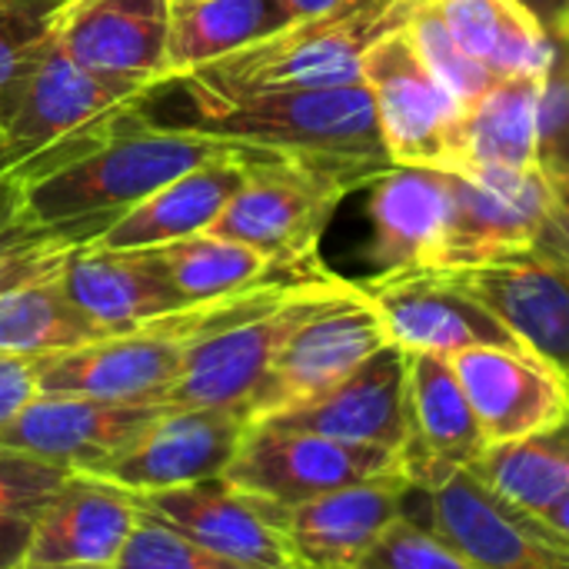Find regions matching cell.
Here are the masks:
<instances>
[{"mask_svg":"<svg viewBox=\"0 0 569 569\" xmlns=\"http://www.w3.org/2000/svg\"><path fill=\"white\" fill-rule=\"evenodd\" d=\"M230 147L197 123L170 127L153 120L147 103H133L77 157L23 183V197L40 223L77 227L97 240L150 193Z\"/></svg>","mask_w":569,"mask_h":569,"instance_id":"1","label":"cell"},{"mask_svg":"<svg viewBox=\"0 0 569 569\" xmlns=\"http://www.w3.org/2000/svg\"><path fill=\"white\" fill-rule=\"evenodd\" d=\"M197 127L250 150L333 170L373 187L397 163L383 143L373 93L363 80L310 90L187 93Z\"/></svg>","mask_w":569,"mask_h":569,"instance_id":"2","label":"cell"},{"mask_svg":"<svg viewBox=\"0 0 569 569\" xmlns=\"http://www.w3.org/2000/svg\"><path fill=\"white\" fill-rule=\"evenodd\" d=\"M413 3L360 0L347 10L293 20L277 33L233 50L193 73L177 87L187 93H260V90H310L343 87L363 80L367 50L407 23Z\"/></svg>","mask_w":569,"mask_h":569,"instance_id":"3","label":"cell"},{"mask_svg":"<svg viewBox=\"0 0 569 569\" xmlns=\"http://www.w3.org/2000/svg\"><path fill=\"white\" fill-rule=\"evenodd\" d=\"M153 90L103 80L67 57L57 37L0 110V173L30 183L90 147L117 113Z\"/></svg>","mask_w":569,"mask_h":569,"instance_id":"4","label":"cell"},{"mask_svg":"<svg viewBox=\"0 0 569 569\" xmlns=\"http://www.w3.org/2000/svg\"><path fill=\"white\" fill-rule=\"evenodd\" d=\"M353 190L360 187L333 170L243 147V180L210 233L237 240L283 270L323 277L330 270L320 260V240Z\"/></svg>","mask_w":569,"mask_h":569,"instance_id":"5","label":"cell"},{"mask_svg":"<svg viewBox=\"0 0 569 569\" xmlns=\"http://www.w3.org/2000/svg\"><path fill=\"white\" fill-rule=\"evenodd\" d=\"M353 283L343 277H323L297 283L273 307L227 323L187 347L183 370L170 387L163 407H203V410H233L247 420V410L263 387L273 360L283 343L297 333L330 300L350 293Z\"/></svg>","mask_w":569,"mask_h":569,"instance_id":"6","label":"cell"},{"mask_svg":"<svg viewBox=\"0 0 569 569\" xmlns=\"http://www.w3.org/2000/svg\"><path fill=\"white\" fill-rule=\"evenodd\" d=\"M363 83L373 93L380 133L397 167H433L447 173L463 170V107L433 77L407 23L383 33L367 50Z\"/></svg>","mask_w":569,"mask_h":569,"instance_id":"7","label":"cell"},{"mask_svg":"<svg viewBox=\"0 0 569 569\" xmlns=\"http://www.w3.org/2000/svg\"><path fill=\"white\" fill-rule=\"evenodd\" d=\"M447 273L483 300L520 347L569 387V250L553 237L550 223L527 250L487 263L447 267Z\"/></svg>","mask_w":569,"mask_h":569,"instance_id":"8","label":"cell"},{"mask_svg":"<svg viewBox=\"0 0 569 569\" xmlns=\"http://www.w3.org/2000/svg\"><path fill=\"white\" fill-rule=\"evenodd\" d=\"M387 343L390 333L383 327L380 310L370 303L360 283H353L350 293L320 307L283 343L280 357L273 360L263 387L257 390L247 410V427H257L290 407L320 397L323 390L347 380Z\"/></svg>","mask_w":569,"mask_h":569,"instance_id":"9","label":"cell"},{"mask_svg":"<svg viewBox=\"0 0 569 569\" xmlns=\"http://www.w3.org/2000/svg\"><path fill=\"white\" fill-rule=\"evenodd\" d=\"M390 470H400V453L393 450L340 443L297 430L250 427L220 480L253 500L290 510Z\"/></svg>","mask_w":569,"mask_h":569,"instance_id":"10","label":"cell"},{"mask_svg":"<svg viewBox=\"0 0 569 569\" xmlns=\"http://www.w3.org/2000/svg\"><path fill=\"white\" fill-rule=\"evenodd\" d=\"M420 520L480 569H569V540L547 520L507 507L470 470L413 490ZM410 517V513H407Z\"/></svg>","mask_w":569,"mask_h":569,"instance_id":"11","label":"cell"},{"mask_svg":"<svg viewBox=\"0 0 569 569\" xmlns=\"http://www.w3.org/2000/svg\"><path fill=\"white\" fill-rule=\"evenodd\" d=\"M360 290L380 310L390 343L407 353L453 357L473 347L523 350L500 317L447 270L377 273L360 280Z\"/></svg>","mask_w":569,"mask_h":569,"instance_id":"12","label":"cell"},{"mask_svg":"<svg viewBox=\"0 0 569 569\" xmlns=\"http://www.w3.org/2000/svg\"><path fill=\"white\" fill-rule=\"evenodd\" d=\"M550 217L553 187L543 167H477L470 173H453V213L437 270L527 250L543 237Z\"/></svg>","mask_w":569,"mask_h":569,"instance_id":"13","label":"cell"},{"mask_svg":"<svg viewBox=\"0 0 569 569\" xmlns=\"http://www.w3.org/2000/svg\"><path fill=\"white\" fill-rule=\"evenodd\" d=\"M170 0H67L53 37L83 70L143 90L173 87L170 80Z\"/></svg>","mask_w":569,"mask_h":569,"instance_id":"14","label":"cell"},{"mask_svg":"<svg viewBox=\"0 0 569 569\" xmlns=\"http://www.w3.org/2000/svg\"><path fill=\"white\" fill-rule=\"evenodd\" d=\"M133 497L147 517L167 523L223 560L250 569H300L280 527L283 510L253 500L223 480L147 490Z\"/></svg>","mask_w":569,"mask_h":569,"instance_id":"15","label":"cell"},{"mask_svg":"<svg viewBox=\"0 0 569 569\" xmlns=\"http://www.w3.org/2000/svg\"><path fill=\"white\" fill-rule=\"evenodd\" d=\"M160 410V403L37 393L7 427H0V447L23 450L70 473L97 477L147 430Z\"/></svg>","mask_w":569,"mask_h":569,"instance_id":"16","label":"cell"},{"mask_svg":"<svg viewBox=\"0 0 569 569\" xmlns=\"http://www.w3.org/2000/svg\"><path fill=\"white\" fill-rule=\"evenodd\" d=\"M247 430V420L233 410L163 407L147 430L97 477L133 493L220 480Z\"/></svg>","mask_w":569,"mask_h":569,"instance_id":"17","label":"cell"},{"mask_svg":"<svg viewBox=\"0 0 569 569\" xmlns=\"http://www.w3.org/2000/svg\"><path fill=\"white\" fill-rule=\"evenodd\" d=\"M407 380L410 353L397 343H387L337 387L257 427L317 433L340 443L400 453L407 443Z\"/></svg>","mask_w":569,"mask_h":569,"instance_id":"18","label":"cell"},{"mask_svg":"<svg viewBox=\"0 0 569 569\" xmlns=\"http://www.w3.org/2000/svg\"><path fill=\"white\" fill-rule=\"evenodd\" d=\"M487 450L477 413L443 353H410L407 443L400 470L413 490H433L470 470Z\"/></svg>","mask_w":569,"mask_h":569,"instance_id":"19","label":"cell"},{"mask_svg":"<svg viewBox=\"0 0 569 569\" xmlns=\"http://www.w3.org/2000/svg\"><path fill=\"white\" fill-rule=\"evenodd\" d=\"M487 447L550 430L569 417V387L533 353L473 347L450 357Z\"/></svg>","mask_w":569,"mask_h":569,"instance_id":"20","label":"cell"},{"mask_svg":"<svg viewBox=\"0 0 569 569\" xmlns=\"http://www.w3.org/2000/svg\"><path fill=\"white\" fill-rule=\"evenodd\" d=\"M410 480L390 470L283 510L280 527L300 569H353L380 533L407 513Z\"/></svg>","mask_w":569,"mask_h":569,"instance_id":"21","label":"cell"},{"mask_svg":"<svg viewBox=\"0 0 569 569\" xmlns=\"http://www.w3.org/2000/svg\"><path fill=\"white\" fill-rule=\"evenodd\" d=\"M453 213V173L433 167H393L370 187L377 273L437 270Z\"/></svg>","mask_w":569,"mask_h":569,"instance_id":"22","label":"cell"},{"mask_svg":"<svg viewBox=\"0 0 569 569\" xmlns=\"http://www.w3.org/2000/svg\"><path fill=\"white\" fill-rule=\"evenodd\" d=\"M143 520L137 497L110 480L73 473L47 507L27 563L113 569Z\"/></svg>","mask_w":569,"mask_h":569,"instance_id":"23","label":"cell"},{"mask_svg":"<svg viewBox=\"0 0 569 569\" xmlns=\"http://www.w3.org/2000/svg\"><path fill=\"white\" fill-rule=\"evenodd\" d=\"M60 280L73 303L107 333H127L193 307L160 273L147 250L83 247L63 263Z\"/></svg>","mask_w":569,"mask_h":569,"instance_id":"24","label":"cell"},{"mask_svg":"<svg viewBox=\"0 0 569 569\" xmlns=\"http://www.w3.org/2000/svg\"><path fill=\"white\" fill-rule=\"evenodd\" d=\"M243 180V147H230L227 153L187 170L170 180L143 203L113 220L90 247L103 250H143L160 247L180 237L203 233L217 223L230 197Z\"/></svg>","mask_w":569,"mask_h":569,"instance_id":"25","label":"cell"},{"mask_svg":"<svg viewBox=\"0 0 569 569\" xmlns=\"http://www.w3.org/2000/svg\"><path fill=\"white\" fill-rule=\"evenodd\" d=\"M540 83L543 73L503 77L473 107L463 110L460 173H470L477 167H503V170L540 167V130H537Z\"/></svg>","mask_w":569,"mask_h":569,"instance_id":"26","label":"cell"},{"mask_svg":"<svg viewBox=\"0 0 569 569\" xmlns=\"http://www.w3.org/2000/svg\"><path fill=\"white\" fill-rule=\"evenodd\" d=\"M453 40L497 80L547 73L553 37L520 0H433Z\"/></svg>","mask_w":569,"mask_h":569,"instance_id":"27","label":"cell"},{"mask_svg":"<svg viewBox=\"0 0 569 569\" xmlns=\"http://www.w3.org/2000/svg\"><path fill=\"white\" fill-rule=\"evenodd\" d=\"M293 20L287 0H203L173 7L167 50L170 80L180 83L187 73L243 50Z\"/></svg>","mask_w":569,"mask_h":569,"instance_id":"28","label":"cell"},{"mask_svg":"<svg viewBox=\"0 0 569 569\" xmlns=\"http://www.w3.org/2000/svg\"><path fill=\"white\" fill-rule=\"evenodd\" d=\"M143 250L160 267V273L187 297V303H203V300L230 297V293L253 290L263 283H280V280H320V277L283 270L263 253L237 240L217 237L210 230L180 237L160 247H143Z\"/></svg>","mask_w":569,"mask_h":569,"instance_id":"29","label":"cell"},{"mask_svg":"<svg viewBox=\"0 0 569 569\" xmlns=\"http://www.w3.org/2000/svg\"><path fill=\"white\" fill-rule=\"evenodd\" d=\"M470 473L507 507L543 520L569 490V417L533 437L487 447Z\"/></svg>","mask_w":569,"mask_h":569,"instance_id":"30","label":"cell"},{"mask_svg":"<svg viewBox=\"0 0 569 569\" xmlns=\"http://www.w3.org/2000/svg\"><path fill=\"white\" fill-rule=\"evenodd\" d=\"M60 273L0 293V353L40 360L110 337L73 303Z\"/></svg>","mask_w":569,"mask_h":569,"instance_id":"31","label":"cell"},{"mask_svg":"<svg viewBox=\"0 0 569 569\" xmlns=\"http://www.w3.org/2000/svg\"><path fill=\"white\" fill-rule=\"evenodd\" d=\"M93 237L77 227H50L33 217L17 177L0 173V293L60 273L63 263L90 247Z\"/></svg>","mask_w":569,"mask_h":569,"instance_id":"32","label":"cell"},{"mask_svg":"<svg viewBox=\"0 0 569 569\" xmlns=\"http://www.w3.org/2000/svg\"><path fill=\"white\" fill-rule=\"evenodd\" d=\"M70 477L57 463L0 447V569L27 563L33 533Z\"/></svg>","mask_w":569,"mask_h":569,"instance_id":"33","label":"cell"},{"mask_svg":"<svg viewBox=\"0 0 569 569\" xmlns=\"http://www.w3.org/2000/svg\"><path fill=\"white\" fill-rule=\"evenodd\" d=\"M407 30L413 37L420 57L433 70V77L453 93V100L463 110L473 107L497 83V77L453 40L450 27L443 23V17L433 7V0H417L413 3L410 20H407Z\"/></svg>","mask_w":569,"mask_h":569,"instance_id":"34","label":"cell"},{"mask_svg":"<svg viewBox=\"0 0 569 569\" xmlns=\"http://www.w3.org/2000/svg\"><path fill=\"white\" fill-rule=\"evenodd\" d=\"M63 3L67 0H0V110L53 40Z\"/></svg>","mask_w":569,"mask_h":569,"instance_id":"35","label":"cell"},{"mask_svg":"<svg viewBox=\"0 0 569 569\" xmlns=\"http://www.w3.org/2000/svg\"><path fill=\"white\" fill-rule=\"evenodd\" d=\"M353 569H480L413 517L393 520Z\"/></svg>","mask_w":569,"mask_h":569,"instance_id":"36","label":"cell"},{"mask_svg":"<svg viewBox=\"0 0 569 569\" xmlns=\"http://www.w3.org/2000/svg\"><path fill=\"white\" fill-rule=\"evenodd\" d=\"M113 569H250L223 560L210 550H203L200 543L187 540L183 533L170 530L167 523L153 520L143 513V520L137 523V530L130 533L120 560Z\"/></svg>","mask_w":569,"mask_h":569,"instance_id":"37","label":"cell"},{"mask_svg":"<svg viewBox=\"0 0 569 569\" xmlns=\"http://www.w3.org/2000/svg\"><path fill=\"white\" fill-rule=\"evenodd\" d=\"M537 130H540V163L560 153L569 143V40L553 37V57L540 83L537 103Z\"/></svg>","mask_w":569,"mask_h":569,"instance_id":"38","label":"cell"},{"mask_svg":"<svg viewBox=\"0 0 569 569\" xmlns=\"http://www.w3.org/2000/svg\"><path fill=\"white\" fill-rule=\"evenodd\" d=\"M33 397H37L33 360L0 353V427H7Z\"/></svg>","mask_w":569,"mask_h":569,"instance_id":"39","label":"cell"},{"mask_svg":"<svg viewBox=\"0 0 569 569\" xmlns=\"http://www.w3.org/2000/svg\"><path fill=\"white\" fill-rule=\"evenodd\" d=\"M550 187H553V217H550V230L553 237L569 250V173L567 170H547Z\"/></svg>","mask_w":569,"mask_h":569,"instance_id":"40","label":"cell"},{"mask_svg":"<svg viewBox=\"0 0 569 569\" xmlns=\"http://www.w3.org/2000/svg\"><path fill=\"white\" fill-rule=\"evenodd\" d=\"M550 37H567L569 40V17L567 0H520Z\"/></svg>","mask_w":569,"mask_h":569,"instance_id":"41","label":"cell"},{"mask_svg":"<svg viewBox=\"0 0 569 569\" xmlns=\"http://www.w3.org/2000/svg\"><path fill=\"white\" fill-rule=\"evenodd\" d=\"M360 0H287V7L293 10L297 20H310V17H327L337 10H347Z\"/></svg>","mask_w":569,"mask_h":569,"instance_id":"42","label":"cell"},{"mask_svg":"<svg viewBox=\"0 0 569 569\" xmlns=\"http://www.w3.org/2000/svg\"><path fill=\"white\" fill-rule=\"evenodd\" d=\"M543 520H547V523H550L557 533H563V537L569 540V490L563 493V497H560V503H557V507H553V510H550Z\"/></svg>","mask_w":569,"mask_h":569,"instance_id":"43","label":"cell"},{"mask_svg":"<svg viewBox=\"0 0 569 569\" xmlns=\"http://www.w3.org/2000/svg\"><path fill=\"white\" fill-rule=\"evenodd\" d=\"M540 167H547V170H567L569 173V143L560 150V153H553L550 160H543Z\"/></svg>","mask_w":569,"mask_h":569,"instance_id":"44","label":"cell"},{"mask_svg":"<svg viewBox=\"0 0 569 569\" xmlns=\"http://www.w3.org/2000/svg\"><path fill=\"white\" fill-rule=\"evenodd\" d=\"M17 569H100V567H50V563H23Z\"/></svg>","mask_w":569,"mask_h":569,"instance_id":"45","label":"cell"},{"mask_svg":"<svg viewBox=\"0 0 569 569\" xmlns=\"http://www.w3.org/2000/svg\"><path fill=\"white\" fill-rule=\"evenodd\" d=\"M173 7H187V3H203V0H170Z\"/></svg>","mask_w":569,"mask_h":569,"instance_id":"46","label":"cell"},{"mask_svg":"<svg viewBox=\"0 0 569 569\" xmlns=\"http://www.w3.org/2000/svg\"><path fill=\"white\" fill-rule=\"evenodd\" d=\"M400 3H417V0H400Z\"/></svg>","mask_w":569,"mask_h":569,"instance_id":"47","label":"cell"},{"mask_svg":"<svg viewBox=\"0 0 569 569\" xmlns=\"http://www.w3.org/2000/svg\"><path fill=\"white\" fill-rule=\"evenodd\" d=\"M567 17H569V0H567Z\"/></svg>","mask_w":569,"mask_h":569,"instance_id":"48","label":"cell"}]
</instances>
